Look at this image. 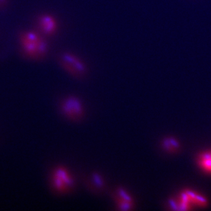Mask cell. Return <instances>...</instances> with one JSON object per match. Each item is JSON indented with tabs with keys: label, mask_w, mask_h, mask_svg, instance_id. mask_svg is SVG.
Returning a JSON list of instances; mask_svg holds the SVG:
<instances>
[{
	"label": "cell",
	"mask_w": 211,
	"mask_h": 211,
	"mask_svg": "<svg viewBox=\"0 0 211 211\" xmlns=\"http://www.w3.org/2000/svg\"><path fill=\"white\" fill-rule=\"evenodd\" d=\"M59 62L65 71L74 78H82L87 72V68L85 63L72 52L62 53L59 58Z\"/></svg>",
	"instance_id": "cell-3"
},
{
	"label": "cell",
	"mask_w": 211,
	"mask_h": 211,
	"mask_svg": "<svg viewBox=\"0 0 211 211\" xmlns=\"http://www.w3.org/2000/svg\"><path fill=\"white\" fill-rule=\"evenodd\" d=\"M112 196L114 201H121L130 202H135L134 198L127 189L123 186L117 187L112 192Z\"/></svg>",
	"instance_id": "cell-7"
},
{
	"label": "cell",
	"mask_w": 211,
	"mask_h": 211,
	"mask_svg": "<svg viewBox=\"0 0 211 211\" xmlns=\"http://www.w3.org/2000/svg\"><path fill=\"white\" fill-rule=\"evenodd\" d=\"M22 44L28 55L33 58H41L48 52L47 42L36 33H24L22 37Z\"/></svg>",
	"instance_id": "cell-4"
},
{
	"label": "cell",
	"mask_w": 211,
	"mask_h": 211,
	"mask_svg": "<svg viewBox=\"0 0 211 211\" xmlns=\"http://www.w3.org/2000/svg\"><path fill=\"white\" fill-rule=\"evenodd\" d=\"M198 164L204 172L211 174V150L204 151L198 157Z\"/></svg>",
	"instance_id": "cell-8"
},
{
	"label": "cell",
	"mask_w": 211,
	"mask_h": 211,
	"mask_svg": "<svg viewBox=\"0 0 211 211\" xmlns=\"http://www.w3.org/2000/svg\"><path fill=\"white\" fill-rule=\"evenodd\" d=\"M75 176L66 166L57 165L53 169L50 175L52 190L60 195H66L72 192L76 187Z\"/></svg>",
	"instance_id": "cell-1"
},
{
	"label": "cell",
	"mask_w": 211,
	"mask_h": 211,
	"mask_svg": "<svg viewBox=\"0 0 211 211\" xmlns=\"http://www.w3.org/2000/svg\"><path fill=\"white\" fill-rule=\"evenodd\" d=\"M39 25L42 32L48 35L55 33L58 28L56 20L52 15L49 14L44 15L40 18Z\"/></svg>",
	"instance_id": "cell-5"
},
{
	"label": "cell",
	"mask_w": 211,
	"mask_h": 211,
	"mask_svg": "<svg viewBox=\"0 0 211 211\" xmlns=\"http://www.w3.org/2000/svg\"><path fill=\"white\" fill-rule=\"evenodd\" d=\"M116 209L119 210H132L135 208V203L121 201H114Z\"/></svg>",
	"instance_id": "cell-10"
},
{
	"label": "cell",
	"mask_w": 211,
	"mask_h": 211,
	"mask_svg": "<svg viewBox=\"0 0 211 211\" xmlns=\"http://www.w3.org/2000/svg\"><path fill=\"white\" fill-rule=\"evenodd\" d=\"M87 185L94 192L103 191L106 188V181L100 173L98 172H93L89 177V180L87 181Z\"/></svg>",
	"instance_id": "cell-6"
},
{
	"label": "cell",
	"mask_w": 211,
	"mask_h": 211,
	"mask_svg": "<svg viewBox=\"0 0 211 211\" xmlns=\"http://www.w3.org/2000/svg\"><path fill=\"white\" fill-rule=\"evenodd\" d=\"M59 109L61 114L72 122H79L86 115L84 104L75 95H69L63 97L59 103Z\"/></svg>",
	"instance_id": "cell-2"
},
{
	"label": "cell",
	"mask_w": 211,
	"mask_h": 211,
	"mask_svg": "<svg viewBox=\"0 0 211 211\" xmlns=\"http://www.w3.org/2000/svg\"><path fill=\"white\" fill-rule=\"evenodd\" d=\"M161 146L163 149L168 152H174L178 150L180 144L177 140L173 138L168 137L164 138L161 142Z\"/></svg>",
	"instance_id": "cell-9"
}]
</instances>
